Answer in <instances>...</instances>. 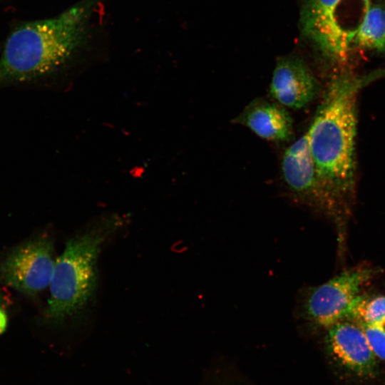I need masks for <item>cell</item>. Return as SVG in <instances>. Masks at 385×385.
Instances as JSON below:
<instances>
[{
  "label": "cell",
  "instance_id": "obj_15",
  "mask_svg": "<svg viewBox=\"0 0 385 385\" xmlns=\"http://www.w3.org/2000/svg\"><path fill=\"white\" fill-rule=\"evenodd\" d=\"M357 1L361 3V4L363 6L366 11L368 10V9L371 4L370 0H357Z\"/></svg>",
  "mask_w": 385,
  "mask_h": 385
},
{
  "label": "cell",
  "instance_id": "obj_13",
  "mask_svg": "<svg viewBox=\"0 0 385 385\" xmlns=\"http://www.w3.org/2000/svg\"><path fill=\"white\" fill-rule=\"evenodd\" d=\"M359 324L375 355L379 359L385 361V320L376 324Z\"/></svg>",
  "mask_w": 385,
  "mask_h": 385
},
{
  "label": "cell",
  "instance_id": "obj_3",
  "mask_svg": "<svg viewBox=\"0 0 385 385\" xmlns=\"http://www.w3.org/2000/svg\"><path fill=\"white\" fill-rule=\"evenodd\" d=\"M109 216L91 224L70 238L56 260L50 284L46 319L61 325L77 319L87 309L97 287V260L106 241L120 226Z\"/></svg>",
  "mask_w": 385,
  "mask_h": 385
},
{
  "label": "cell",
  "instance_id": "obj_2",
  "mask_svg": "<svg viewBox=\"0 0 385 385\" xmlns=\"http://www.w3.org/2000/svg\"><path fill=\"white\" fill-rule=\"evenodd\" d=\"M98 0H81L53 18L26 22L7 38L0 59V83L48 74L67 63L85 43Z\"/></svg>",
  "mask_w": 385,
  "mask_h": 385
},
{
  "label": "cell",
  "instance_id": "obj_1",
  "mask_svg": "<svg viewBox=\"0 0 385 385\" xmlns=\"http://www.w3.org/2000/svg\"><path fill=\"white\" fill-rule=\"evenodd\" d=\"M363 83L348 73L335 76L306 132L321 182L346 212L355 190L356 106Z\"/></svg>",
  "mask_w": 385,
  "mask_h": 385
},
{
  "label": "cell",
  "instance_id": "obj_4",
  "mask_svg": "<svg viewBox=\"0 0 385 385\" xmlns=\"http://www.w3.org/2000/svg\"><path fill=\"white\" fill-rule=\"evenodd\" d=\"M375 274L374 269L367 267L349 270L312 289L303 304L305 319L326 329L349 319L362 287Z\"/></svg>",
  "mask_w": 385,
  "mask_h": 385
},
{
  "label": "cell",
  "instance_id": "obj_8",
  "mask_svg": "<svg viewBox=\"0 0 385 385\" xmlns=\"http://www.w3.org/2000/svg\"><path fill=\"white\" fill-rule=\"evenodd\" d=\"M282 171L289 189L302 200L337 219L346 212L331 196L317 175L307 133L284 151Z\"/></svg>",
  "mask_w": 385,
  "mask_h": 385
},
{
  "label": "cell",
  "instance_id": "obj_16",
  "mask_svg": "<svg viewBox=\"0 0 385 385\" xmlns=\"http://www.w3.org/2000/svg\"><path fill=\"white\" fill-rule=\"evenodd\" d=\"M1 304V303H0Z\"/></svg>",
  "mask_w": 385,
  "mask_h": 385
},
{
  "label": "cell",
  "instance_id": "obj_10",
  "mask_svg": "<svg viewBox=\"0 0 385 385\" xmlns=\"http://www.w3.org/2000/svg\"><path fill=\"white\" fill-rule=\"evenodd\" d=\"M235 121L257 136L270 141H287L292 135V119L285 107L257 99L250 103Z\"/></svg>",
  "mask_w": 385,
  "mask_h": 385
},
{
  "label": "cell",
  "instance_id": "obj_7",
  "mask_svg": "<svg viewBox=\"0 0 385 385\" xmlns=\"http://www.w3.org/2000/svg\"><path fill=\"white\" fill-rule=\"evenodd\" d=\"M325 346L335 366L346 375L364 381L379 376V359L357 322L344 319L329 327Z\"/></svg>",
  "mask_w": 385,
  "mask_h": 385
},
{
  "label": "cell",
  "instance_id": "obj_11",
  "mask_svg": "<svg viewBox=\"0 0 385 385\" xmlns=\"http://www.w3.org/2000/svg\"><path fill=\"white\" fill-rule=\"evenodd\" d=\"M352 46L385 53V7L371 4L358 26Z\"/></svg>",
  "mask_w": 385,
  "mask_h": 385
},
{
  "label": "cell",
  "instance_id": "obj_12",
  "mask_svg": "<svg viewBox=\"0 0 385 385\" xmlns=\"http://www.w3.org/2000/svg\"><path fill=\"white\" fill-rule=\"evenodd\" d=\"M359 324H376L385 320V296L360 295L349 318Z\"/></svg>",
  "mask_w": 385,
  "mask_h": 385
},
{
  "label": "cell",
  "instance_id": "obj_6",
  "mask_svg": "<svg viewBox=\"0 0 385 385\" xmlns=\"http://www.w3.org/2000/svg\"><path fill=\"white\" fill-rule=\"evenodd\" d=\"M344 0H304L301 14L303 34L331 61L344 65L353 36L339 21Z\"/></svg>",
  "mask_w": 385,
  "mask_h": 385
},
{
  "label": "cell",
  "instance_id": "obj_14",
  "mask_svg": "<svg viewBox=\"0 0 385 385\" xmlns=\"http://www.w3.org/2000/svg\"><path fill=\"white\" fill-rule=\"evenodd\" d=\"M7 325V316L0 304V334L6 329Z\"/></svg>",
  "mask_w": 385,
  "mask_h": 385
},
{
  "label": "cell",
  "instance_id": "obj_9",
  "mask_svg": "<svg viewBox=\"0 0 385 385\" xmlns=\"http://www.w3.org/2000/svg\"><path fill=\"white\" fill-rule=\"evenodd\" d=\"M318 89L317 79L301 60L283 58L277 63L270 92L278 103L285 108H302L313 101Z\"/></svg>",
  "mask_w": 385,
  "mask_h": 385
},
{
  "label": "cell",
  "instance_id": "obj_5",
  "mask_svg": "<svg viewBox=\"0 0 385 385\" xmlns=\"http://www.w3.org/2000/svg\"><path fill=\"white\" fill-rule=\"evenodd\" d=\"M53 243L40 236L14 248L0 266L3 280L16 290L35 297L50 286L56 260Z\"/></svg>",
  "mask_w": 385,
  "mask_h": 385
}]
</instances>
